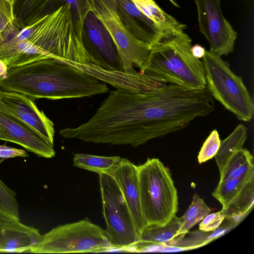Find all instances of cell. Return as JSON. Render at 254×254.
<instances>
[{
  "mask_svg": "<svg viewBox=\"0 0 254 254\" xmlns=\"http://www.w3.org/2000/svg\"><path fill=\"white\" fill-rule=\"evenodd\" d=\"M72 65L48 57L8 68L0 77L3 91L23 94L33 100L78 98L106 93V84Z\"/></svg>",
  "mask_w": 254,
  "mask_h": 254,
  "instance_id": "obj_1",
  "label": "cell"
},
{
  "mask_svg": "<svg viewBox=\"0 0 254 254\" xmlns=\"http://www.w3.org/2000/svg\"><path fill=\"white\" fill-rule=\"evenodd\" d=\"M186 28L185 25L162 30L140 72L188 89L206 88L203 64L191 53L192 40L184 32Z\"/></svg>",
  "mask_w": 254,
  "mask_h": 254,
  "instance_id": "obj_2",
  "label": "cell"
},
{
  "mask_svg": "<svg viewBox=\"0 0 254 254\" xmlns=\"http://www.w3.org/2000/svg\"><path fill=\"white\" fill-rule=\"evenodd\" d=\"M23 40L68 64H94L74 29L67 4L24 26L4 44Z\"/></svg>",
  "mask_w": 254,
  "mask_h": 254,
  "instance_id": "obj_3",
  "label": "cell"
},
{
  "mask_svg": "<svg viewBox=\"0 0 254 254\" xmlns=\"http://www.w3.org/2000/svg\"><path fill=\"white\" fill-rule=\"evenodd\" d=\"M142 212L147 225L163 226L176 216L177 190L168 168L158 158L137 166Z\"/></svg>",
  "mask_w": 254,
  "mask_h": 254,
  "instance_id": "obj_4",
  "label": "cell"
},
{
  "mask_svg": "<svg viewBox=\"0 0 254 254\" xmlns=\"http://www.w3.org/2000/svg\"><path fill=\"white\" fill-rule=\"evenodd\" d=\"M206 88L211 97L243 121L251 120L254 105L242 77L230 68L228 62L210 51L202 57Z\"/></svg>",
  "mask_w": 254,
  "mask_h": 254,
  "instance_id": "obj_5",
  "label": "cell"
},
{
  "mask_svg": "<svg viewBox=\"0 0 254 254\" xmlns=\"http://www.w3.org/2000/svg\"><path fill=\"white\" fill-rule=\"evenodd\" d=\"M29 253H99L113 249L105 230L88 219L54 228Z\"/></svg>",
  "mask_w": 254,
  "mask_h": 254,
  "instance_id": "obj_6",
  "label": "cell"
},
{
  "mask_svg": "<svg viewBox=\"0 0 254 254\" xmlns=\"http://www.w3.org/2000/svg\"><path fill=\"white\" fill-rule=\"evenodd\" d=\"M99 182L105 230L112 247L133 252L139 236L122 192L111 175L99 174Z\"/></svg>",
  "mask_w": 254,
  "mask_h": 254,
  "instance_id": "obj_7",
  "label": "cell"
},
{
  "mask_svg": "<svg viewBox=\"0 0 254 254\" xmlns=\"http://www.w3.org/2000/svg\"><path fill=\"white\" fill-rule=\"evenodd\" d=\"M91 10L102 22L118 51L123 71L135 73L141 71L148 59L151 47L147 43L137 40L126 30L117 13L115 0H89Z\"/></svg>",
  "mask_w": 254,
  "mask_h": 254,
  "instance_id": "obj_8",
  "label": "cell"
},
{
  "mask_svg": "<svg viewBox=\"0 0 254 254\" xmlns=\"http://www.w3.org/2000/svg\"><path fill=\"white\" fill-rule=\"evenodd\" d=\"M200 32L208 41L209 51L221 57L234 51L237 33L224 17L220 0H194Z\"/></svg>",
  "mask_w": 254,
  "mask_h": 254,
  "instance_id": "obj_9",
  "label": "cell"
},
{
  "mask_svg": "<svg viewBox=\"0 0 254 254\" xmlns=\"http://www.w3.org/2000/svg\"><path fill=\"white\" fill-rule=\"evenodd\" d=\"M81 40L94 64L110 71H123L116 45L102 22L89 11L84 20Z\"/></svg>",
  "mask_w": 254,
  "mask_h": 254,
  "instance_id": "obj_10",
  "label": "cell"
},
{
  "mask_svg": "<svg viewBox=\"0 0 254 254\" xmlns=\"http://www.w3.org/2000/svg\"><path fill=\"white\" fill-rule=\"evenodd\" d=\"M0 140L18 144L39 157L51 158L56 155L54 145L7 111L0 101Z\"/></svg>",
  "mask_w": 254,
  "mask_h": 254,
  "instance_id": "obj_11",
  "label": "cell"
},
{
  "mask_svg": "<svg viewBox=\"0 0 254 254\" xmlns=\"http://www.w3.org/2000/svg\"><path fill=\"white\" fill-rule=\"evenodd\" d=\"M0 101L7 111L54 145V123L37 108L34 100L23 94L1 91Z\"/></svg>",
  "mask_w": 254,
  "mask_h": 254,
  "instance_id": "obj_12",
  "label": "cell"
},
{
  "mask_svg": "<svg viewBox=\"0 0 254 254\" xmlns=\"http://www.w3.org/2000/svg\"><path fill=\"white\" fill-rule=\"evenodd\" d=\"M110 175L122 192L139 237L147 223L141 210L137 166L122 158Z\"/></svg>",
  "mask_w": 254,
  "mask_h": 254,
  "instance_id": "obj_13",
  "label": "cell"
},
{
  "mask_svg": "<svg viewBox=\"0 0 254 254\" xmlns=\"http://www.w3.org/2000/svg\"><path fill=\"white\" fill-rule=\"evenodd\" d=\"M117 13L126 30L138 41L152 45L163 29L141 12L131 0H115Z\"/></svg>",
  "mask_w": 254,
  "mask_h": 254,
  "instance_id": "obj_14",
  "label": "cell"
},
{
  "mask_svg": "<svg viewBox=\"0 0 254 254\" xmlns=\"http://www.w3.org/2000/svg\"><path fill=\"white\" fill-rule=\"evenodd\" d=\"M39 230L20 221L4 222L0 228V253H29L43 241Z\"/></svg>",
  "mask_w": 254,
  "mask_h": 254,
  "instance_id": "obj_15",
  "label": "cell"
},
{
  "mask_svg": "<svg viewBox=\"0 0 254 254\" xmlns=\"http://www.w3.org/2000/svg\"><path fill=\"white\" fill-rule=\"evenodd\" d=\"M99 80L107 82L124 91L141 92L161 87L167 83L147 73H127L101 69L97 75Z\"/></svg>",
  "mask_w": 254,
  "mask_h": 254,
  "instance_id": "obj_16",
  "label": "cell"
},
{
  "mask_svg": "<svg viewBox=\"0 0 254 254\" xmlns=\"http://www.w3.org/2000/svg\"><path fill=\"white\" fill-rule=\"evenodd\" d=\"M180 218L175 216L163 226L147 225L141 232L133 252H143L151 250L153 247L174 245L178 242V233L181 227Z\"/></svg>",
  "mask_w": 254,
  "mask_h": 254,
  "instance_id": "obj_17",
  "label": "cell"
},
{
  "mask_svg": "<svg viewBox=\"0 0 254 254\" xmlns=\"http://www.w3.org/2000/svg\"><path fill=\"white\" fill-rule=\"evenodd\" d=\"M254 178V157L246 148L236 151L220 172V181Z\"/></svg>",
  "mask_w": 254,
  "mask_h": 254,
  "instance_id": "obj_18",
  "label": "cell"
},
{
  "mask_svg": "<svg viewBox=\"0 0 254 254\" xmlns=\"http://www.w3.org/2000/svg\"><path fill=\"white\" fill-rule=\"evenodd\" d=\"M64 4L69 6L74 29L81 40L83 23L87 14L91 10L89 0H49L42 11L41 17L53 12Z\"/></svg>",
  "mask_w": 254,
  "mask_h": 254,
  "instance_id": "obj_19",
  "label": "cell"
},
{
  "mask_svg": "<svg viewBox=\"0 0 254 254\" xmlns=\"http://www.w3.org/2000/svg\"><path fill=\"white\" fill-rule=\"evenodd\" d=\"M247 136V127L243 124H240L226 138L221 140L219 149L214 156L219 172L231 156L243 148Z\"/></svg>",
  "mask_w": 254,
  "mask_h": 254,
  "instance_id": "obj_20",
  "label": "cell"
},
{
  "mask_svg": "<svg viewBox=\"0 0 254 254\" xmlns=\"http://www.w3.org/2000/svg\"><path fill=\"white\" fill-rule=\"evenodd\" d=\"M122 158L120 156H101L76 153L73 157V166L98 174L110 175Z\"/></svg>",
  "mask_w": 254,
  "mask_h": 254,
  "instance_id": "obj_21",
  "label": "cell"
},
{
  "mask_svg": "<svg viewBox=\"0 0 254 254\" xmlns=\"http://www.w3.org/2000/svg\"><path fill=\"white\" fill-rule=\"evenodd\" d=\"M136 7L161 29L176 28L186 25L164 11L153 0H131Z\"/></svg>",
  "mask_w": 254,
  "mask_h": 254,
  "instance_id": "obj_22",
  "label": "cell"
},
{
  "mask_svg": "<svg viewBox=\"0 0 254 254\" xmlns=\"http://www.w3.org/2000/svg\"><path fill=\"white\" fill-rule=\"evenodd\" d=\"M211 211L204 201L197 194H194L188 209L180 218L181 224L178 233L177 243L181 241L190 229L200 222Z\"/></svg>",
  "mask_w": 254,
  "mask_h": 254,
  "instance_id": "obj_23",
  "label": "cell"
},
{
  "mask_svg": "<svg viewBox=\"0 0 254 254\" xmlns=\"http://www.w3.org/2000/svg\"><path fill=\"white\" fill-rule=\"evenodd\" d=\"M14 0H0V46L15 37L22 28L13 11Z\"/></svg>",
  "mask_w": 254,
  "mask_h": 254,
  "instance_id": "obj_24",
  "label": "cell"
},
{
  "mask_svg": "<svg viewBox=\"0 0 254 254\" xmlns=\"http://www.w3.org/2000/svg\"><path fill=\"white\" fill-rule=\"evenodd\" d=\"M49 0H14L13 11L22 28L41 17Z\"/></svg>",
  "mask_w": 254,
  "mask_h": 254,
  "instance_id": "obj_25",
  "label": "cell"
},
{
  "mask_svg": "<svg viewBox=\"0 0 254 254\" xmlns=\"http://www.w3.org/2000/svg\"><path fill=\"white\" fill-rule=\"evenodd\" d=\"M253 182H254V178L219 181L212 194L221 204L222 209H225L250 183Z\"/></svg>",
  "mask_w": 254,
  "mask_h": 254,
  "instance_id": "obj_26",
  "label": "cell"
},
{
  "mask_svg": "<svg viewBox=\"0 0 254 254\" xmlns=\"http://www.w3.org/2000/svg\"><path fill=\"white\" fill-rule=\"evenodd\" d=\"M254 182L250 183L225 209L226 218H238L246 215L253 207Z\"/></svg>",
  "mask_w": 254,
  "mask_h": 254,
  "instance_id": "obj_27",
  "label": "cell"
},
{
  "mask_svg": "<svg viewBox=\"0 0 254 254\" xmlns=\"http://www.w3.org/2000/svg\"><path fill=\"white\" fill-rule=\"evenodd\" d=\"M15 196L16 193L0 179V220L4 222L20 221Z\"/></svg>",
  "mask_w": 254,
  "mask_h": 254,
  "instance_id": "obj_28",
  "label": "cell"
},
{
  "mask_svg": "<svg viewBox=\"0 0 254 254\" xmlns=\"http://www.w3.org/2000/svg\"><path fill=\"white\" fill-rule=\"evenodd\" d=\"M221 140L216 129H214L205 140L197 156L199 164L212 159L216 154L220 144Z\"/></svg>",
  "mask_w": 254,
  "mask_h": 254,
  "instance_id": "obj_29",
  "label": "cell"
},
{
  "mask_svg": "<svg viewBox=\"0 0 254 254\" xmlns=\"http://www.w3.org/2000/svg\"><path fill=\"white\" fill-rule=\"evenodd\" d=\"M225 218L226 215L222 209L217 212L209 213L201 221L199 229L204 232H213L220 226Z\"/></svg>",
  "mask_w": 254,
  "mask_h": 254,
  "instance_id": "obj_30",
  "label": "cell"
},
{
  "mask_svg": "<svg viewBox=\"0 0 254 254\" xmlns=\"http://www.w3.org/2000/svg\"><path fill=\"white\" fill-rule=\"evenodd\" d=\"M15 157H28V154L23 149L13 148L5 145H0V158L8 159Z\"/></svg>",
  "mask_w": 254,
  "mask_h": 254,
  "instance_id": "obj_31",
  "label": "cell"
},
{
  "mask_svg": "<svg viewBox=\"0 0 254 254\" xmlns=\"http://www.w3.org/2000/svg\"><path fill=\"white\" fill-rule=\"evenodd\" d=\"M191 51L192 55L195 58L200 59L203 57L205 50L201 46L196 44L192 46Z\"/></svg>",
  "mask_w": 254,
  "mask_h": 254,
  "instance_id": "obj_32",
  "label": "cell"
},
{
  "mask_svg": "<svg viewBox=\"0 0 254 254\" xmlns=\"http://www.w3.org/2000/svg\"><path fill=\"white\" fill-rule=\"evenodd\" d=\"M8 67L6 64L0 59V77L5 75L7 73Z\"/></svg>",
  "mask_w": 254,
  "mask_h": 254,
  "instance_id": "obj_33",
  "label": "cell"
},
{
  "mask_svg": "<svg viewBox=\"0 0 254 254\" xmlns=\"http://www.w3.org/2000/svg\"><path fill=\"white\" fill-rule=\"evenodd\" d=\"M176 7H179V5L177 3L175 0H169Z\"/></svg>",
  "mask_w": 254,
  "mask_h": 254,
  "instance_id": "obj_34",
  "label": "cell"
},
{
  "mask_svg": "<svg viewBox=\"0 0 254 254\" xmlns=\"http://www.w3.org/2000/svg\"><path fill=\"white\" fill-rule=\"evenodd\" d=\"M4 223V222L0 220V228H1L3 226Z\"/></svg>",
  "mask_w": 254,
  "mask_h": 254,
  "instance_id": "obj_35",
  "label": "cell"
},
{
  "mask_svg": "<svg viewBox=\"0 0 254 254\" xmlns=\"http://www.w3.org/2000/svg\"><path fill=\"white\" fill-rule=\"evenodd\" d=\"M1 90L0 89V95H1Z\"/></svg>",
  "mask_w": 254,
  "mask_h": 254,
  "instance_id": "obj_36",
  "label": "cell"
},
{
  "mask_svg": "<svg viewBox=\"0 0 254 254\" xmlns=\"http://www.w3.org/2000/svg\"></svg>",
  "mask_w": 254,
  "mask_h": 254,
  "instance_id": "obj_37",
  "label": "cell"
}]
</instances>
